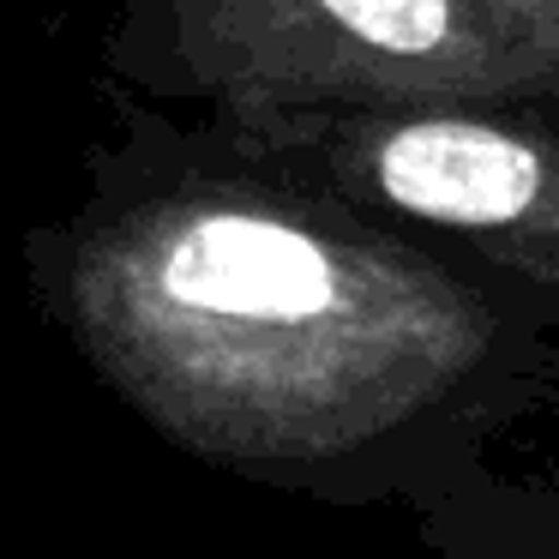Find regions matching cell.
Masks as SVG:
<instances>
[{"label":"cell","mask_w":559,"mask_h":559,"mask_svg":"<svg viewBox=\"0 0 559 559\" xmlns=\"http://www.w3.org/2000/svg\"><path fill=\"white\" fill-rule=\"evenodd\" d=\"M415 542L433 559H559V463L523 475L487 463L415 511Z\"/></svg>","instance_id":"cell-4"},{"label":"cell","mask_w":559,"mask_h":559,"mask_svg":"<svg viewBox=\"0 0 559 559\" xmlns=\"http://www.w3.org/2000/svg\"><path fill=\"white\" fill-rule=\"evenodd\" d=\"M55 337L133 421L247 487L421 511L547 409L559 331L439 247L115 91L25 235Z\"/></svg>","instance_id":"cell-1"},{"label":"cell","mask_w":559,"mask_h":559,"mask_svg":"<svg viewBox=\"0 0 559 559\" xmlns=\"http://www.w3.org/2000/svg\"><path fill=\"white\" fill-rule=\"evenodd\" d=\"M193 121L265 169L439 247L559 331V97Z\"/></svg>","instance_id":"cell-3"},{"label":"cell","mask_w":559,"mask_h":559,"mask_svg":"<svg viewBox=\"0 0 559 559\" xmlns=\"http://www.w3.org/2000/svg\"><path fill=\"white\" fill-rule=\"evenodd\" d=\"M511 19L523 25V37L547 55V67L559 73V0H499Z\"/></svg>","instance_id":"cell-5"},{"label":"cell","mask_w":559,"mask_h":559,"mask_svg":"<svg viewBox=\"0 0 559 559\" xmlns=\"http://www.w3.org/2000/svg\"><path fill=\"white\" fill-rule=\"evenodd\" d=\"M542 415H559V349H554V367H547V409Z\"/></svg>","instance_id":"cell-6"},{"label":"cell","mask_w":559,"mask_h":559,"mask_svg":"<svg viewBox=\"0 0 559 559\" xmlns=\"http://www.w3.org/2000/svg\"><path fill=\"white\" fill-rule=\"evenodd\" d=\"M103 73L175 115L559 97L499 0H115Z\"/></svg>","instance_id":"cell-2"}]
</instances>
